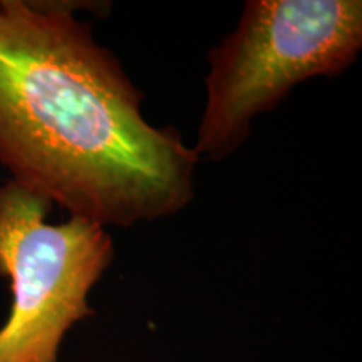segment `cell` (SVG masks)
<instances>
[{
  "label": "cell",
  "mask_w": 362,
  "mask_h": 362,
  "mask_svg": "<svg viewBox=\"0 0 362 362\" xmlns=\"http://www.w3.org/2000/svg\"><path fill=\"white\" fill-rule=\"evenodd\" d=\"M78 6L0 0V165L104 228L180 214L200 160L175 128L148 123L143 93Z\"/></svg>",
  "instance_id": "cell-1"
},
{
  "label": "cell",
  "mask_w": 362,
  "mask_h": 362,
  "mask_svg": "<svg viewBox=\"0 0 362 362\" xmlns=\"http://www.w3.org/2000/svg\"><path fill=\"white\" fill-rule=\"evenodd\" d=\"M361 49V0H248L233 33L208 52L194 155H233L257 116L304 81L342 74Z\"/></svg>",
  "instance_id": "cell-2"
},
{
  "label": "cell",
  "mask_w": 362,
  "mask_h": 362,
  "mask_svg": "<svg viewBox=\"0 0 362 362\" xmlns=\"http://www.w3.org/2000/svg\"><path fill=\"white\" fill-rule=\"evenodd\" d=\"M52 203L13 181L0 185V277L12 305L0 327V362H57L64 336L94 315L89 293L115 260L94 221H47Z\"/></svg>",
  "instance_id": "cell-3"
}]
</instances>
